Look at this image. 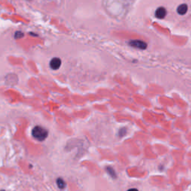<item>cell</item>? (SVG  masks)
I'll return each instance as SVG.
<instances>
[{
	"instance_id": "cell-1",
	"label": "cell",
	"mask_w": 191,
	"mask_h": 191,
	"mask_svg": "<svg viewBox=\"0 0 191 191\" xmlns=\"http://www.w3.org/2000/svg\"><path fill=\"white\" fill-rule=\"evenodd\" d=\"M31 134L38 141H43L48 137L49 132L45 128L40 126H37L31 131Z\"/></svg>"
},
{
	"instance_id": "cell-2",
	"label": "cell",
	"mask_w": 191,
	"mask_h": 191,
	"mask_svg": "<svg viewBox=\"0 0 191 191\" xmlns=\"http://www.w3.org/2000/svg\"><path fill=\"white\" fill-rule=\"evenodd\" d=\"M129 45L139 49H146L147 47V43H145L144 41H142V40H131L129 42Z\"/></svg>"
},
{
	"instance_id": "cell-3",
	"label": "cell",
	"mask_w": 191,
	"mask_h": 191,
	"mask_svg": "<svg viewBox=\"0 0 191 191\" xmlns=\"http://www.w3.org/2000/svg\"><path fill=\"white\" fill-rule=\"evenodd\" d=\"M50 67L54 70H57L61 67V60L59 58H54L50 61Z\"/></svg>"
},
{
	"instance_id": "cell-4",
	"label": "cell",
	"mask_w": 191,
	"mask_h": 191,
	"mask_svg": "<svg viewBox=\"0 0 191 191\" xmlns=\"http://www.w3.org/2000/svg\"><path fill=\"white\" fill-rule=\"evenodd\" d=\"M166 15V10L165 8L160 7L155 11V16L158 19H164Z\"/></svg>"
},
{
	"instance_id": "cell-5",
	"label": "cell",
	"mask_w": 191,
	"mask_h": 191,
	"mask_svg": "<svg viewBox=\"0 0 191 191\" xmlns=\"http://www.w3.org/2000/svg\"><path fill=\"white\" fill-rule=\"evenodd\" d=\"M188 10V7L186 4H181L177 8V12L180 15H184Z\"/></svg>"
},
{
	"instance_id": "cell-6",
	"label": "cell",
	"mask_w": 191,
	"mask_h": 191,
	"mask_svg": "<svg viewBox=\"0 0 191 191\" xmlns=\"http://www.w3.org/2000/svg\"><path fill=\"white\" fill-rule=\"evenodd\" d=\"M57 184H58V187L61 189H63L66 187V183L64 182V181L62 179H58L57 180Z\"/></svg>"
},
{
	"instance_id": "cell-7",
	"label": "cell",
	"mask_w": 191,
	"mask_h": 191,
	"mask_svg": "<svg viewBox=\"0 0 191 191\" xmlns=\"http://www.w3.org/2000/svg\"><path fill=\"white\" fill-rule=\"evenodd\" d=\"M23 33L20 32V31H17V32H16V34H15V38H22V37H23Z\"/></svg>"
}]
</instances>
